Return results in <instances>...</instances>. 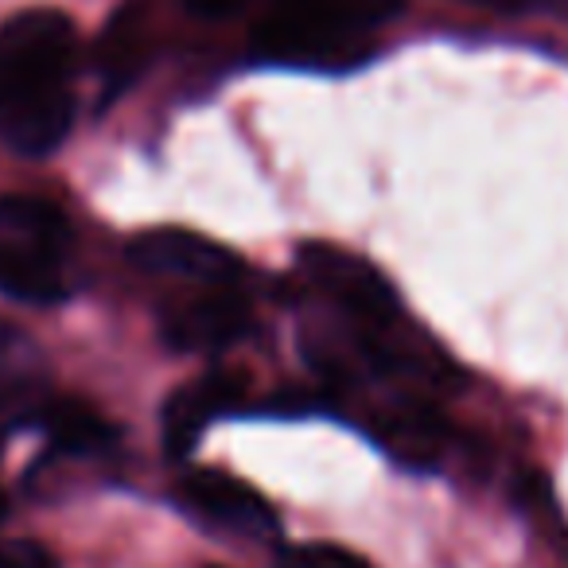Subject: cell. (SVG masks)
Here are the masks:
<instances>
[{"instance_id":"obj_11","label":"cell","mask_w":568,"mask_h":568,"mask_svg":"<svg viewBox=\"0 0 568 568\" xmlns=\"http://www.w3.org/2000/svg\"><path fill=\"white\" fill-rule=\"evenodd\" d=\"M36 425H43L51 448L63 452V456L90 459L118 448V428L98 409H90L87 402H74V397H51L36 417Z\"/></svg>"},{"instance_id":"obj_9","label":"cell","mask_w":568,"mask_h":568,"mask_svg":"<svg viewBox=\"0 0 568 568\" xmlns=\"http://www.w3.org/2000/svg\"><path fill=\"white\" fill-rule=\"evenodd\" d=\"M371 436L405 467H436L444 459V428L440 413L425 402L420 394L394 397V402L378 405L371 420Z\"/></svg>"},{"instance_id":"obj_17","label":"cell","mask_w":568,"mask_h":568,"mask_svg":"<svg viewBox=\"0 0 568 568\" xmlns=\"http://www.w3.org/2000/svg\"><path fill=\"white\" fill-rule=\"evenodd\" d=\"M9 518V498H4V490H0V521Z\"/></svg>"},{"instance_id":"obj_1","label":"cell","mask_w":568,"mask_h":568,"mask_svg":"<svg viewBox=\"0 0 568 568\" xmlns=\"http://www.w3.org/2000/svg\"><path fill=\"white\" fill-rule=\"evenodd\" d=\"M79 32L59 9H28L0 24V141L43 160L74 125Z\"/></svg>"},{"instance_id":"obj_15","label":"cell","mask_w":568,"mask_h":568,"mask_svg":"<svg viewBox=\"0 0 568 568\" xmlns=\"http://www.w3.org/2000/svg\"><path fill=\"white\" fill-rule=\"evenodd\" d=\"M0 568H59L51 549L28 537H0Z\"/></svg>"},{"instance_id":"obj_6","label":"cell","mask_w":568,"mask_h":568,"mask_svg":"<svg viewBox=\"0 0 568 568\" xmlns=\"http://www.w3.org/2000/svg\"><path fill=\"white\" fill-rule=\"evenodd\" d=\"M175 498L191 518L219 529V534L245 537V541H268L281 534V518H276L273 503L257 487L222 471V467L187 471L175 487Z\"/></svg>"},{"instance_id":"obj_2","label":"cell","mask_w":568,"mask_h":568,"mask_svg":"<svg viewBox=\"0 0 568 568\" xmlns=\"http://www.w3.org/2000/svg\"><path fill=\"white\" fill-rule=\"evenodd\" d=\"M405 0H268L253 20L257 63L293 71H355L378 51V36Z\"/></svg>"},{"instance_id":"obj_3","label":"cell","mask_w":568,"mask_h":568,"mask_svg":"<svg viewBox=\"0 0 568 568\" xmlns=\"http://www.w3.org/2000/svg\"><path fill=\"white\" fill-rule=\"evenodd\" d=\"M296 265L312 284V293L351 332H394L405 324L402 296L394 293V284L378 273L374 261L332 242H304L296 250Z\"/></svg>"},{"instance_id":"obj_5","label":"cell","mask_w":568,"mask_h":568,"mask_svg":"<svg viewBox=\"0 0 568 568\" xmlns=\"http://www.w3.org/2000/svg\"><path fill=\"white\" fill-rule=\"evenodd\" d=\"M129 261L152 281L175 284V288H199V284H242L245 265L234 250L219 245L214 237L195 234L183 226L144 230L129 242Z\"/></svg>"},{"instance_id":"obj_12","label":"cell","mask_w":568,"mask_h":568,"mask_svg":"<svg viewBox=\"0 0 568 568\" xmlns=\"http://www.w3.org/2000/svg\"><path fill=\"white\" fill-rule=\"evenodd\" d=\"M0 242L71 253V222L40 195H0Z\"/></svg>"},{"instance_id":"obj_4","label":"cell","mask_w":568,"mask_h":568,"mask_svg":"<svg viewBox=\"0 0 568 568\" xmlns=\"http://www.w3.org/2000/svg\"><path fill=\"white\" fill-rule=\"evenodd\" d=\"M250 281L175 288L172 301L160 304V339L180 355H214V351L234 347L250 332Z\"/></svg>"},{"instance_id":"obj_14","label":"cell","mask_w":568,"mask_h":568,"mask_svg":"<svg viewBox=\"0 0 568 568\" xmlns=\"http://www.w3.org/2000/svg\"><path fill=\"white\" fill-rule=\"evenodd\" d=\"M276 568H371L363 557H355L351 549L339 545H284L276 552Z\"/></svg>"},{"instance_id":"obj_16","label":"cell","mask_w":568,"mask_h":568,"mask_svg":"<svg viewBox=\"0 0 568 568\" xmlns=\"http://www.w3.org/2000/svg\"><path fill=\"white\" fill-rule=\"evenodd\" d=\"M183 4H187V12H195L203 20H226L234 12H242L250 0H183Z\"/></svg>"},{"instance_id":"obj_7","label":"cell","mask_w":568,"mask_h":568,"mask_svg":"<svg viewBox=\"0 0 568 568\" xmlns=\"http://www.w3.org/2000/svg\"><path fill=\"white\" fill-rule=\"evenodd\" d=\"M237 405H242V378L237 374L211 371L203 378H191L164 402V417H160L164 452L172 459L191 456L206 428L226 413H234Z\"/></svg>"},{"instance_id":"obj_10","label":"cell","mask_w":568,"mask_h":568,"mask_svg":"<svg viewBox=\"0 0 568 568\" xmlns=\"http://www.w3.org/2000/svg\"><path fill=\"white\" fill-rule=\"evenodd\" d=\"M0 293L20 304H63L71 296L67 253L0 242Z\"/></svg>"},{"instance_id":"obj_13","label":"cell","mask_w":568,"mask_h":568,"mask_svg":"<svg viewBox=\"0 0 568 568\" xmlns=\"http://www.w3.org/2000/svg\"><path fill=\"white\" fill-rule=\"evenodd\" d=\"M144 48H149V28H144L141 12H118L98 43V71L105 79V94H118L133 82V74L144 63Z\"/></svg>"},{"instance_id":"obj_8","label":"cell","mask_w":568,"mask_h":568,"mask_svg":"<svg viewBox=\"0 0 568 568\" xmlns=\"http://www.w3.org/2000/svg\"><path fill=\"white\" fill-rule=\"evenodd\" d=\"M51 366L24 327L0 320V428L28 425L51 402Z\"/></svg>"},{"instance_id":"obj_18","label":"cell","mask_w":568,"mask_h":568,"mask_svg":"<svg viewBox=\"0 0 568 568\" xmlns=\"http://www.w3.org/2000/svg\"><path fill=\"white\" fill-rule=\"evenodd\" d=\"M211 568H219V565H211Z\"/></svg>"}]
</instances>
